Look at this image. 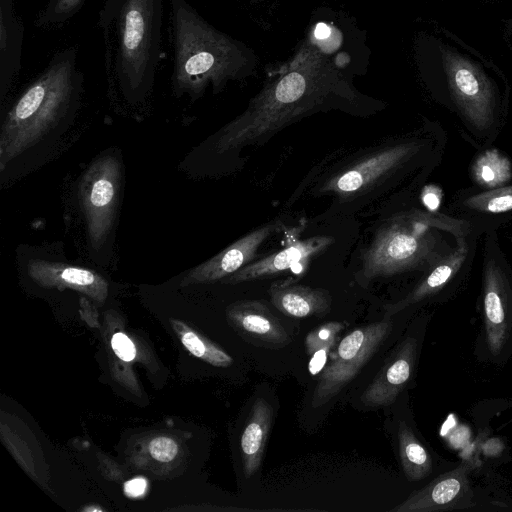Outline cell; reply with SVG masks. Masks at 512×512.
Segmentation results:
<instances>
[{"label": "cell", "mask_w": 512, "mask_h": 512, "mask_svg": "<svg viewBox=\"0 0 512 512\" xmlns=\"http://www.w3.org/2000/svg\"><path fill=\"white\" fill-rule=\"evenodd\" d=\"M168 3L104 0L99 10L108 86L126 104H144L152 93L164 56L162 28Z\"/></svg>", "instance_id": "6da1fadb"}, {"label": "cell", "mask_w": 512, "mask_h": 512, "mask_svg": "<svg viewBox=\"0 0 512 512\" xmlns=\"http://www.w3.org/2000/svg\"><path fill=\"white\" fill-rule=\"evenodd\" d=\"M77 48L55 53L8 110L0 133V167L35 148L76 113L83 92Z\"/></svg>", "instance_id": "7a4b0ae2"}, {"label": "cell", "mask_w": 512, "mask_h": 512, "mask_svg": "<svg viewBox=\"0 0 512 512\" xmlns=\"http://www.w3.org/2000/svg\"><path fill=\"white\" fill-rule=\"evenodd\" d=\"M173 49L172 89L192 101L212 83L217 91L231 74V45L186 0H169Z\"/></svg>", "instance_id": "3957f363"}, {"label": "cell", "mask_w": 512, "mask_h": 512, "mask_svg": "<svg viewBox=\"0 0 512 512\" xmlns=\"http://www.w3.org/2000/svg\"><path fill=\"white\" fill-rule=\"evenodd\" d=\"M443 232L421 222L413 208L393 215L377 229L364 250L357 281L366 285L380 277L427 272L457 246Z\"/></svg>", "instance_id": "277c9868"}, {"label": "cell", "mask_w": 512, "mask_h": 512, "mask_svg": "<svg viewBox=\"0 0 512 512\" xmlns=\"http://www.w3.org/2000/svg\"><path fill=\"white\" fill-rule=\"evenodd\" d=\"M440 133L423 132L368 151L341 166L328 177L320 191L332 193L339 201H352L380 188L396 175L412 172L425 164H435L442 148Z\"/></svg>", "instance_id": "5b68a950"}, {"label": "cell", "mask_w": 512, "mask_h": 512, "mask_svg": "<svg viewBox=\"0 0 512 512\" xmlns=\"http://www.w3.org/2000/svg\"><path fill=\"white\" fill-rule=\"evenodd\" d=\"M482 236V323L475 353L481 361L503 366L512 357V268L501 249L498 231L489 230Z\"/></svg>", "instance_id": "8992f818"}, {"label": "cell", "mask_w": 512, "mask_h": 512, "mask_svg": "<svg viewBox=\"0 0 512 512\" xmlns=\"http://www.w3.org/2000/svg\"><path fill=\"white\" fill-rule=\"evenodd\" d=\"M443 65L459 114L467 129L478 139L490 143L500 128L493 86L472 62L443 49Z\"/></svg>", "instance_id": "52a82bcc"}, {"label": "cell", "mask_w": 512, "mask_h": 512, "mask_svg": "<svg viewBox=\"0 0 512 512\" xmlns=\"http://www.w3.org/2000/svg\"><path fill=\"white\" fill-rule=\"evenodd\" d=\"M389 320L377 321L354 329L330 352L314 389L311 404L318 408L334 398L359 373L391 333Z\"/></svg>", "instance_id": "ba28073f"}, {"label": "cell", "mask_w": 512, "mask_h": 512, "mask_svg": "<svg viewBox=\"0 0 512 512\" xmlns=\"http://www.w3.org/2000/svg\"><path fill=\"white\" fill-rule=\"evenodd\" d=\"M121 174L117 157L101 156L91 163L80 181L79 199L88 239L96 250L106 242L113 227Z\"/></svg>", "instance_id": "9c48e42d"}, {"label": "cell", "mask_w": 512, "mask_h": 512, "mask_svg": "<svg viewBox=\"0 0 512 512\" xmlns=\"http://www.w3.org/2000/svg\"><path fill=\"white\" fill-rule=\"evenodd\" d=\"M481 236V232L473 228L466 238L458 240L454 251L425 272L403 298L385 306V316L389 318L426 302H445L456 295L469 276Z\"/></svg>", "instance_id": "30bf717a"}, {"label": "cell", "mask_w": 512, "mask_h": 512, "mask_svg": "<svg viewBox=\"0 0 512 512\" xmlns=\"http://www.w3.org/2000/svg\"><path fill=\"white\" fill-rule=\"evenodd\" d=\"M447 214L467 221L482 235L512 223V184L495 188L459 190L447 206Z\"/></svg>", "instance_id": "8fae6325"}, {"label": "cell", "mask_w": 512, "mask_h": 512, "mask_svg": "<svg viewBox=\"0 0 512 512\" xmlns=\"http://www.w3.org/2000/svg\"><path fill=\"white\" fill-rule=\"evenodd\" d=\"M470 465L460 464L439 474L422 489L391 509L393 512H434L471 508L474 492L469 479Z\"/></svg>", "instance_id": "7c38bea8"}, {"label": "cell", "mask_w": 512, "mask_h": 512, "mask_svg": "<svg viewBox=\"0 0 512 512\" xmlns=\"http://www.w3.org/2000/svg\"><path fill=\"white\" fill-rule=\"evenodd\" d=\"M283 227L281 221L269 222L258 227L190 270L183 279V284L212 282L230 276L251 263L260 246Z\"/></svg>", "instance_id": "4fadbf2b"}, {"label": "cell", "mask_w": 512, "mask_h": 512, "mask_svg": "<svg viewBox=\"0 0 512 512\" xmlns=\"http://www.w3.org/2000/svg\"><path fill=\"white\" fill-rule=\"evenodd\" d=\"M420 347L417 336L407 335L362 394V403L370 407L392 404L413 376Z\"/></svg>", "instance_id": "5bb4252c"}, {"label": "cell", "mask_w": 512, "mask_h": 512, "mask_svg": "<svg viewBox=\"0 0 512 512\" xmlns=\"http://www.w3.org/2000/svg\"><path fill=\"white\" fill-rule=\"evenodd\" d=\"M332 242L333 239L327 236H314L294 242L274 254L245 265L231 274L225 282L236 284L270 277L324 251Z\"/></svg>", "instance_id": "9a60e30c"}, {"label": "cell", "mask_w": 512, "mask_h": 512, "mask_svg": "<svg viewBox=\"0 0 512 512\" xmlns=\"http://www.w3.org/2000/svg\"><path fill=\"white\" fill-rule=\"evenodd\" d=\"M28 273L41 285L70 287L96 299H103L106 295L105 280L96 272L83 267L33 259L28 263Z\"/></svg>", "instance_id": "2e32d148"}, {"label": "cell", "mask_w": 512, "mask_h": 512, "mask_svg": "<svg viewBox=\"0 0 512 512\" xmlns=\"http://www.w3.org/2000/svg\"><path fill=\"white\" fill-rule=\"evenodd\" d=\"M15 0H0V97L8 93L21 69L25 28L14 11Z\"/></svg>", "instance_id": "e0dca14e"}, {"label": "cell", "mask_w": 512, "mask_h": 512, "mask_svg": "<svg viewBox=\"0 0 512 512\" xmlns=\"http://www.w3.org/2000/svg\"><path fill=\"white\" fill-rule=\"evenodd\" d=\"M272 304L281 313L303 318L324 314L331 305V297L326 290L297 284L291 280L274 282L269 289Z\"/></svg>", "instance_id": "ac0fdd59"}, {"label": "cell", "mask_w": 512, "mask_h": 512, "mask_svg": "<svg viewBox=\"0 0 512 512\" xmlns=\"http://www.w3.org/2000/svg\"><path fill=\"white\" fill-rule=\"evenodd\" d=\"M229 319L250 337L273 345H286L291 338L279 320L260 301H242L228 310Z\"/></svg>", "instance_id": "d6986e66"}, {"label": "cell", "mask_w": 512, "mask_h": 512, "mask_svg": "<svg viewBox=\"0 0 512 512\" xmlns=\"http://www.w3.org/2000/svg\"><path fill=\"white\" fill-rule=\"evenodd\" d=\"M272 416L271 405L264 398L256 399L240 442L243 471L247 478L252 477L260 468Z\"/></svg>", "instance_id": "ffe728a7"}, {"label": "cell", "mask_w": 512, "mask_h": 512, "mask_svg": "<svg viewBox=\"0 0 512 512\" xmlns=\"http://www.w3.org/2000/svg\"><path fill=\"white\" fill-rule=\"evenodd\" d=\"M397 440L401 466L410 481L429 477L441 465L437 455H434L418 438L405 420H401L398 424Z\"/></svg>", "instance_id": "44dd1931"}, {"label": "cell", "mask_w": 512, "mask_h": 512, "mask_svg": "<svg viewBox=\"0 0 512 512\" xmlns=\"http://www.w3.org/2000/svg\"><path fill=\"white\" fill-rule=\"evenodd\" d=\"M171 323L182 344L192 355L217 367H228L232 364L233 359L215 344L205 340L179 321L172 320Z\"/></svg>", "instance_id": "7402d4cb"}, {"label": "cell", "mask_w": 512, "mask_h": 512, "mask_svg": "<svg viewBox=\"0 0 512 512\" xmlns=\"http://www.w3.org/2000/svg\"><path fill=\"white\" fill-rule=\"evenodd\" d=\"M87 0H48L35 19L39 28H56L74 17Z\"/></svg>", "instance_id": "603a6c76"}, {"label": "cell", "mask_w": 512, "mask_h": 512, "mask_svg": "<svg viewBox=\"0 0 512 512\" xmlns=\"http://www.w3.org/2000/svg\"><path fill=\"white\" fill-rule=\"evenodd\" d=\"M343 325L340 322L332 321L322 324L309 332L305 338V347L308 355H317L320 352L330 353L335 344L338 333Z\"/></svg>", "instance_id": "cb8c5ba5"}, {"label": "cell", "mask_w": 512, "mask_h": 512, "mask_svg": "<svg viewBox=\"0 0 512 512\" xmlns=\"http://www.w3.org/2000/svg\"><path fill=\"white\" fill-rule=\"evenodd\" d=\"M495 170L504 171V159L496 153L489 154V156L488 153H486L478 160L473 171L476 178L479 179V183L485 186L483 189L502 186L505 180L499 174L495 173Z\"/></svg>", "instance_id": "d4e9b609"}, {"label": "cell", "mask_w": 512, "mask_h": 512, "mask_svg": "<svg viewBox=\"0 0 512 512\" xmlns=\"http://www.w3.org/2000/svg\"><path fill=\"white\" fill-rule=\"evenodd\" d=\"M150 455L160 462L172 461L178 453L177 443L168 437H157L149 442Z\"/></svg>", "instance_id": "484cf974"}, {"label": "cell", "mask_w": 512, "mask_h": 512, "mask_svg": "<svg viewBox=\"0 0 512 512\" xmlns=\"http://www.w3.org/2000/svg\"><path fill=\"white\" fill-rule=\"evenodd\" d=\"M111 346L114 353L123 361L129 362L136 356L133 342L124 333H115L111 339Z\"/></svg>", "instance_id": "4316f807"}, {"label": "cell", "mask_w": 512, "mask_h": 512, "mask_svg": "<svg viewBox=\"0 0 512 512\" xmlns=\"http://www.w3.org/2000/svg\"><path fill=\"white\" fill-rule=\"evenodd\" d=\"M441 198V189L432 185L425 188L422 197L424 205L430 211H437Z\"/></svg>", "instance_id": "83f0119b"}, {"label": "cell", "mask_w": 512, "mask_h": 512, "mask_svg": "<svg viewBox=\"0 0 512 512\" xmlns=\"http://www.w3.org/2000/svg\"><path fill=\"white\" fill-rule=\"evenodd\" d=\"M147 487L146 480L143 478H134L124 484V491L130 497H138L145 493Z\"/></svg>", "instance_id": "f1b7e54d"}, {"label": "cell", "mask_w": 512, "mask_h": 512, "mask_svg": "<svg viewBox=\"0 0 512 512\" xmlns=\"http://www.w3.org/2000/svg\"><path fill=\"white\" fill-rule=\"evenodd\" d=\"M331 29L324 23H319L315 29V36L318 39H326L329 37Z\"/></svg>", "instance_id": "f546056e"}, {"label": "cell", "mask_w": 512, "mask_h": 512, "mask_svg": "<svg viewBox=\"0 0 512 512\" xmlns=\"http://www.w3.org/2000/svg\"><path fill=\"white\" fill-rule=\"evenodd\" d=\"M509 240H510L511 245H512V233L509 235Z\"/></svg>", "instance_id": "4dcf8cb0"}]
</instances>
